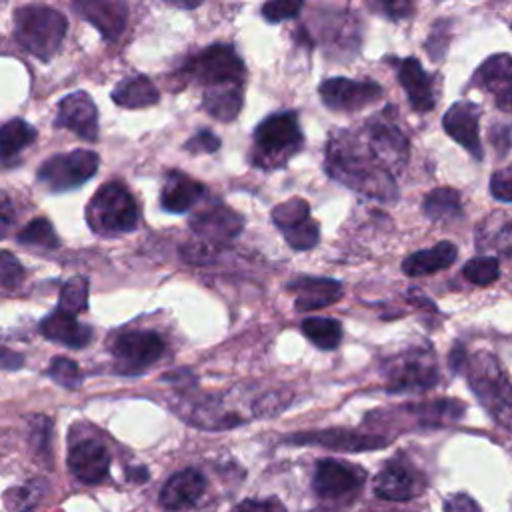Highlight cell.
<instances>
[{
	"mask_svg": "<svg viewBox=\"0 0 512 512\" xmlns=\"http://www.w3.org/2000/svg\"><path fill=\"white\" fill-rule=\"evenodd\" d=\"M40 332L44 338L68 348H84L92 340L90 326L80 324L74 314L62 308H56L40 322Z\"/></svg>",
	"mask_w": 512,
	"mask_h": 512,
	"instance_id": "obj_22",
	"label": "cell"
},
{
	"mask_svg": "<svg viewBox=\"0 0 512 512\" xmlns=\"http://www.w3.org/2000/svg\"><path fill=\"white\" fill-rule=\"evenodd\" d=\"M16 240L24 246H36V248H44V250H52V248H58L60 242H58V236L50 224V220L46 218H34L30 220L18 234H16Z\"/></svg>",
	"mask_w": 512,
	"mask_h": 512,
	"instance_id": "obj_32",
	"label": "cell"
},
{
	"mask_svg": "<svg viewBox=\"0 0 512 512\" xmlns=\"http://www.w3.org/2000/svg\"><path fill=\"white\" fill-rule=\"evenodd\" d=\"M484 244L494 248L498 254L512 256V220L498 222V226L490 230V234H486V240L480 242L478 246H484Z\"/></svg>",
	"mask_w": 512,
	"mask_h": 512,
	"instance_id": "obj_39",
	"label": "cell"
},
{
	"mask_svg": "<svg viewBox=\"0 0 512 512\" xmlns=\"http://www.w3.org/2000/svg\"><path fill=\"white\" fill-rule=\"evenodd\" d=\"M74 8L82 14V18H86L92 26H96L106 40H116L126 26L128 8L124 2L82 0V2H74Z\"/></svg>",
	"mask_w": 512,
	"mask_h": 512,
	"instance_id": "obj_19",
	"label": "cell"
},
{
	"mask_svg": "<svg viewBox=\"0 0 512 512\" xmlns=\"http://www.w3.org/2000/svg\"><path fill=\"white\" fill-rule=\"evenodd\" d=\"M424 214L434 222H450L462 216L460 194L454 188H436L422 202Z\"/></svg>",
	"mask_w": 512,
	"mask_h": 512,
	"instance_id": "obj_29",
	"label": "cell"
},
{
	"mask_svg": "<svg viewBox=\"0 0 512 512\" xmlns=\"http://www.w3.org/2000/svg\"><path fill=\"white\" fill-rule=\"evenodd\" d=\"M236 512H284V508L276 500H244Z\"/></svg>",
	"mask_w": 512,
	"mask_h": 512,
	"instance_id": "obj_46",
	"label": "cell"
},
{
	"mask_svg": "<svg viewBox=\"0 0 512 512\" xmlns=\"http://www.w3.org/2000/svg\"><path fill=\"white\" fill-rule=\"evenodd\" d=\"M490 192L500 202H512V164L492 174Z\"/></svg>",
	"mask_w": 512,
	"mask_h": 512,
	"instance_id": "obj_42",
	"label": "cell"
},
{
	"mask_svg": "<svg viewBox=\"0 0 512 512\" xmlns=\"http://www.w3.org/2000/svg\"><path fill=\"white\" fill-rule=\"evenodd\" d=\"M202 106L216 120L232 122L242 108V88L240 86L210 88L204 94Z\"/></svg>",
	"mask_w": 512,
	"mask_h": 512,
	"instance_id": "obj_28",
	"label": "cell"
},
{
	"mask_svg": "<svg viewBox=\"0 0 512 512\" xmlns=\"http://www.w3.org/2000/svg\"><path fill=\"white\" fill-rule=\"evenodd\" d=\"M24 362V358L16 352H10L8 348L2 350V368L4 370H14V368H20Z\"/></svg>",
	"mask_w": 512,
	"mask_h": 512,
	"instance_id": "obj_49",
	"label": "cell"
},
{
	"mask_svg": "<svg viewBox=\"0 0 512 512\" xmlns=\"http://www.w3.org/2000/svg\"><path fill=\"white\" fill-rule=\"evenodd\" d=\"M182 72L200 84H208L210 88L240 86L246 76L242 58L228 44H212L192 54L184 62Z\"/></svg>",
	"mask_w": 512,
	"mask_h": 512,
	"instance_id": "obj_7",
	"label": "cell"
},
{
	"mask_svg": "<svg viewBox=\"0 0 512 512\" xmlns=\"http://www.w3.org/2000/svg\"><path fill=\"white\" fill-rule=\"evenodd\" d=\"M300 328L304 336L322 350H334L342 340V324L334 318H306Z\"/></svg>",
	"mask_w": 512,
	"mask_h": 512,
	"instance_id": "obj_31",
	"label": "cell"
},
{
	"mask_svg": "<svg viewBox=\"0 0 512 512\" xmlns=\"http://www.w3.org/2000/svg\"><path fill=\"white\" fill-rule=\"evenodd\" d=\"M110 354L116 360V370L122 374H138L164 354V340L152 330H126L114 334L108 342Z\"/></svg>",
	"mask_w": 512,
	"mask_h": 512,
	"instance_id": "obj_9",
	"label": "cell"
},
{
	"mask_svg": "<svg viewBox=\"0 0 512 512\" xmlns=\"http://www.w3.org/2000/svg\"><path fill=\"white\" fill-rule=\"evenodd\" d=\"M66 28V16L52 6L26 4L14 10V40L40 60H50L58 52Z\"/></svg>",
	"mask_w": 512,
	"mask_h": 512,
	"instance_id": "obj_2",
	"label": "cell"
},
{
	"mask_svg": "<svg viewBox=\"0 0 512 512\" xmlns=\"http://www.w3.org/2000/svg\"><path fill=\"white\" fill-rule=\"evenodd\" d=\"M282 234L294 250H310V248L316 246L320 230H318V224L312 218H306V220H302L300 224L292 226L290 230H286Z\"/></svg>",
	"mask_w": 512,
	"mask_h": 512,
	"instance_id": "obj_37",
	"label": "cell"
},
{
	"mask_svg": "<svg viewBox=\"0 0 512 512\" xmlns=\"http://www.w3.org/2000/svg\"><path fill=\"white\" fill-rule=\"evenodd\" d=\"M98 154L92 150H72L46 158L38 168V182L48 192H68L88 182L98 170Z\"/></svg>",
	"mask_w": 512,
	"mask_h": 512,
	"instance_id": "obj_8",
	"label": "cell"
},
{
	"mask_svg": "<svg viewBox=\"0 0 512 512\" xmlns=\"http://www.w3.org/2000/svg\"><path fill=\"white\" fill-rule=\"evenodd\" d=\"M204 490V476L194 468H184L168 478V482L160 490V504L166 510H182L196 504Z\"/></svg>",
	"mask_w": 512,
	"mask_h": 512,
	"instance_id": "obj_21",
	"label": "cell"
},
{
	"mask_svg": "<svg viewBox=\"0 0 512 512\" xmlns=\"http://www.w3.org/2000/svg\"><path fill=\"white\" fill-rule=\"evenodd\" d=\"M36 138L34 126L28 122L14 118L2 126V138H0V152L2 160L8 166L14 156H18L20 150H24L28 144H32Z\"/></svg>",
	"mask_w": 512,
	"mask_h": 512,
	"instance_id": "obj_30",
	"label": "cell"
},
{
	"mask_svg": "<svg viewBox=\"0 0 512 512\" xmlns=\"http://www.w3.org/2000/svg\"><path fill=\"white\" fill-rule=\"evenodd\" d=\"M170 6H176V8H188V10H192V8H196V6H200L202 2L198 0V2H168Z\"/></svg>",
	"mask_w": 512,
	"mask_h": 512,
	"instance_id": "obj_51",
	"label": "cell"
},
{
	"mask_svg": "<svg viewBox=\"0 0 512 512\" xmlns=\"http://www.w3.org/2000/svg\"><path fill=\"white\" fill-rule=\"evenodd\" d=\"M68 468L84 484L100 482L110 468L108 448L94 438H82L68 450Z\"/></svg>",
	"mask_w": 512,
	"mask_h": 512,
	"instance_id": "obj_16",
	"label": "cell"
},
{
	"mask_svg": "<svg viewBox=\"0 0 512 512\" xmlns=\"http://www.w3.org/2000/svg\"><path fill=\"white\" fill-rule=\"evenodd\" d=\"M322 102L336 112L360 110L382 96V86L374 80H350V78H328L318 88Z\"/></svg>",
	"mask_w": 512,
	"mask_h": 512,
	"instance_id": "obj_11",
	"label": "cell"
},
{
	"mask_svg": "<svg viewBox=\"0 0 512 512\" xmlns=\"http://www.w3.org/2000/svg\"><path fill=\"white\" fill-rule=\"evenodd\" d=\"M244 228V218L226 204L214 202L190 218V230L206 244H224L234 240Z\"/></svg>",
	"mask_w": 512,
	"mask_h": 512,
	"instance_id": "obj_12",
	"label": "cell"
},
{
	"mask_svg": "<svg viewBox=\"0 0 512 512\" xmlns=\"http://www.w3.org/2000/svg\"><path fill=\"white\" fill-rule=\"evenodd\" d=\"M138 206L122 182H106L98 188L86 206V220L92 232L100 236H120L136 230Z\"/></svg>",
	"mask_w": 512,
	"mask_h": 512,
	"instance_id": "obj_5",
	"label": "cell"
},
{
	"mask_svg": "<svg viewBox=\"0 0 512 512\" xmlns=\"http://www.w3.org/2000/svg\"><path fill=\"white\" fill-rule=\"evenodd\" d=\"M390 392H420L436 386L438 366L430 346H414L388 358L382 366Z\"/></svg>",
	"mask_w": 512,
	"mask_h": 512,
	"instance_id": "obj_6",
	"label": "cell"
},
{
	"mask_svg": "<svg viewBox=\"0 0 512 512\" xmlns=\"http://www.w3.org/2000/svg\"><path fill=\"white\" fill-rule=\"evenodd\" d=\"M306 218H310V208H308V202L302 198H292L288 202L278 204L272 210V222L280 232L290 230L292 226L300 224Z\"/></svg>",
	"mask_w": 512,
	"mask_h": 512,
	"instance_id": "obj_33",
	"label": "cell"
},
{
	"mask_svg": "<svg viewBox=\"0 0 512 512\" xmlns=\"http://www.w3.org/2000/svg\"><path fill=\"white\" fill-rule=\"evenodd\" d=\"M462 274L468 282L476 286H490L498 280L500 276V266L498 260L492 256H482V258H472L464 264Z\"/></svg>",
	"mask_w": 512,
	"mask_h": 512,
	"instance_id": "obj_34",
	"label": "cell"
},
{
	"mask_svg": "<svg viewBox=\"0 0 512 512\" xmlns=\"http://www.w3.org/2000/svg\"><path fill=\"white\" fill-rule=\"evenodd\" d=\"M466 376L470 390L490 416L512 432V384L490 352H478L466 362Z\"/></svg>",
	"mask_w": 512,
	"mask_h": 512,
	"instance_id": "obj_3",
	"label": "cell"
},
{
	"mask_svg": "<svg viewBox=\"0 0 512 512\" xmlns=\"http://www.w3.org/2000/svg\"><path fill=\"white\" fill-rule=\"evenodd\" d=\"M204 192H206L204 184L186 176L184 172L174 170L164 180V186L160 192V206L166 212L182 214L188 208H192L204 196Z\"/></svg>",
	"mask_w": 512,
	"mask_h": 512,
	"instance_id": "obj_23",
	"label": "cell"
},
{
	"mask_svg": "<svg viewBox=\"0 0 512 512\" xmlns=\"http://www.w3.org/2000/svg\"><path fill=\"white\" fill-rule=\"evenodd\" d=\"M110 96L118 106L130 108V110L152 106L160 98L156 86L146 76H130L120 80Z\"/></svg>",
	"mask_w": 512,
	"mask_h": 512,
	"instance_id": "obj_26",
	"label": "cell"
},
{
	"mask_svg": "<svg viewBox=\"0 0 512 512\" xmlns=\"http://www.w3.org/2000/svg\"><path fill=\"white\" fill-rule=\"evenodd\" d=\"M288 290L296 294V310L308 312L326 308L342 298V284L332 278L300 276L288 284Z\"/></svg>",
	"mask_w": 512,
	"mask_h": 512,
	"instance_id": "obj_18",
	"label": "cell"
},
{
	"mask_svg": "<svg viewBox=\"0 0 512 512\" xmlns=\"http://www.w3.org/2000/svg\"><path fill=\"white\" fill-rule=\"evenodd\" d=\"M304 146L298 116L290 110L266 116L254 130L252 164L264 170L284 166Z\"/></svg>",
	"mask_w": 512,
	"mask_h": 512,
	"instance_id": "obj_4",
	"label": "cell"
},
{
	"mask_svg": "<svg viewBox=\"0 0 512 512\" xmlns=\"http://www.w3.org/2000/svg\"><path fill=\"white\" fill-rule=\"evenodd\" d=\"M490 142L498 156H506L512 144V130L508 124H494L490 130Z\"/></svg>",
	"mask_w": 512,
	"mask_h": 512,
	"instance_id": "obj_44",
	"label": "cell"
},
{
	"mask_svg": "<svg viewBox=\"0 0 512 512\" xmlns=\"http://www.w3.org/2000/svg\"><path fill=\"white\" fill-rule=\"evenodd\" d=\"M364 476L360 468H354L340 460H322L316 466L314 474V490L322 498H340L350 494L362 484Z\"/></svg>",
	"mask_w": 512,
	"mask_h": 512,
	"instance_id": "obj_17",
	"label": "cell"
},
{
	"mask_svg": "<svg viewBox=\"0 0 512 512\" xmlns=\"http://www.w3.org/2000/svg\"><path fill=\"white\" fill-rule=\"evenodd\" d=\"M48 376L58 382L64 388H76L82 382V374L78 370V364L66 356L52 358L48 366Z\"/></svg>",
	"mask_w": 512,
	"mask_h": 512,
	"instance_id": "obj_38",
	"label": "cell"
},
{
	"mask_svg": "<svg viewBox=\"0 0 512 512\" xmlns=\"http://www.w3.org/2000/svg\"><path fill=\"white\" fill-rule=\"evenodd\" d=\"M496 104H498V108H502V110H506V112H512V88H510L506 94L498 96V98H496Z\"/></svg>",
	"mask_w": 512,
	"mask_h": 512,
	"instance_id": "obj_50",
	"label": "cell"
},
{
	"mask_svg": "<svg viewBox=\"0 0 512 512\" xmlns=\"http://www.w3.org/2000/svg\"><path fill=\"white\" fill-rule=\"evenodd\" d=\"M22 278H24L22 264L8 250H4L0 254V282H2V288L12 290L22 282Z\"/></svg>",
	"mask_w": 512,
	"mask_h": 512,
	"instance_id": "obj_40",
	"label": "cell"
},
{
	"mask_svg": "<svg viewBox=\"0 0 512 512\" xmlns=\"http://www.w3.org/2000/svg\"><path fill=\"white\" fill-rule=\"evenodd\" d=\"M56 126L72 130L86 142L98 138V110L86 92H72L58 104Z\"/></svg>",
	"mask_w": 512,
	"mask_h": 512,
	"instance_id": "obj_15",
	"label": "cell"
},
{
	"mask_svg": "<svg viewBox=\"0 0 512 512\" xmlns=\"http://www.w3.org/2000/svg\"><path fill=\"white\" fill-rule=\"evenodd\" d=\"M424 488V478L418 470L402 460H390L374 478V492L382 500L404 502L416 498Z\"/></svg>",
	"mask_w": 512,
	"mask_h": 512,
	"instance_id": "obj_14",
	"label": "cell"
},
{
	"mask_svg": "<svg viewBox=\"0 0 512 512\" xmlns=\"http://www.w3.org/2000/svg\"><path fill=\"white\" fill-rule=\"evenodd\" d=\"M458 256V250L452 242L442 240L438 244H434L432 248L426 250H418L410 256L404 258L402 262V272L406 276H426V274H434L438 270L450 268L454 264Z\"/></svg>",
	"mask_w": 512,
	"mask_h": 512,
	"instance_id": "obj_24",
	"label": "cell"
},
{
	"mask_svg": "<svg viewBox=\"0 0 512 512\" xmlns=\"http://www.w3.org/2000/svg\"><path fill=\"white\" fill-rule=\"evenodd\" d=\"M42 494H44V484L30 482L26 486H18L6 494V506L10 512H28L30 508L36 506Z\"/></svg>",
	"mask_w": 512,
	"mask_h": 512,
	"instance_id": "obj_36",
	"label": "cell"
},
{
	"mask_svg": "<svg viewBox=\"0 0 512 512\" xmlns=\"http://www.w3.org/2000/svg\"><path fill=\"white\" fill-rule=\"evenodd\" d=\"M444 512H480V506L468 494H452L444 502Z\"/></svg>",
	"mask_w": 512,
	"mask_h": 512,
	"instance_id": "obj_45",
	"label": "cell"
},
{
	"mask_svg": "<svg viewBox=\"0 0 512 512\" xmlns=\"http://www.w3.org/2000/svg\"><path fill=\"white\" fill-rule=\"evenodd\" d=\"M302 8V2H290V0H278V2H266L262 6V16L266 22H282L292 16H296Z\"/></svg>",
	"mask_w": 512,
	"mask_h": 512,
	"instance_id": "obj_41",
	"label": "cell"
},
{
	"mask_svg": "<svg viewBox=\"0 0 512 512\" xmlns=\"http://www.w3.org/2000/svg\"><path fill=\"white\" fill-rule=\"evenodd\" d=\"M376 8H380L382 12H386V16L390 18H408L414 10V6L410 2H404V0H396V2H380L376 4Z\"/></svg>",
	"mask_w": 512,
	"mask_h": 512,
	"instance_id": "obj_47",
	"label": "cell"
},
{
	"mask_svg": "<svg viewBox=\"0 0 512 512\" xmlns=\"http://www.w3.org/2000/svg\"><path fill=\"white\" fill-rule=\"evenodd\" d=\"M88 306V280L84 276L70 278L60 290V306L70 314L84 312Z\"/></svg>",
	"mask_w": 512,
	"mask_h": 512,
	"instance_id": "obj_35",
	"label": "cell"
},
{
	"mask_svg": "<svg viewBox=\"0 0 512 512\" xmlns=\"http://www.w3.org/2000/svg\"><path fill=\"white\" fill-rule=\"evenodd\" d=\"M478 122H480V106L468 100H460L452 104L442 118V126L446 134L452 140H456L464 150H468L476 160H482L484 150L480 142Z\"/></svg>",
	"mask_w": 512,
	"mask_h": 512,
	"instance_id": "obj_13",
	"label": "cell"
},
{
	"mask_svg": "<svg viewBox=\"0 0 512 512\" xmlns=\"http://www.w3.org/2000/svg\"><path fill=\"white\" fill-rule=\"evenodd\" d=\"M450 366H452V370H456V372H460V370H464L466 368V362H468V356H466V352H464V348L460 346V344H456L454 348H452V352H450Z\"/></svg>",
	"mask_w": 512,
	"mask_h": 512,
	"instance_id": "obj_48",
	"label": "cell"
},
{
	"mask_svg": "<svg viewBox=\"0 0 512 512\" xmlns=\"http://www.w3.org/2000/svg\"><path fill=\"white\" fill-rule=\"evenodd\" d=\"M326 172L344 186L378 200L396 198V182L386 170L364 136L338 130L326 146Z\"/></svg>",
	"mask_w": 512,
	"mask_h": 512,
	"instance_id": "obj_1",
	"label": "cell"
},
{
	"mask_svg": "<svg viewBox=\"0 0 512 512\" xmlns=\"http://www.w3.org/2000/svg\"><path fill=\"white\" fill-rule=\"evenodd\" d=\"M472 84L484 92L498 96L506 94L512 88V56L498 52L488 56L472 76Z\"/></svg>",
	"mask_w": 512,
	"mask_h": 512,
	"instance_id": "obj_25",
	"label": "cell"
},
{
	"mask_svg": "<svg viewBox=\"0 0 512 512\" xmlns=\"http://www.w3.org/2000/svg\"><path fill=\"white\" fill-rule=\"evenodd\" d=\"M362 136L386 170L398 172L404 168L408 160V138L388 114L372 116L364 124Z\"/></svg>",
	"mask_w": 512,
	"mask_h": 512,
	"instance_id": "obj_10",
	"label": "cell"
},
{
	"mask_svg": "<svg viewBox=\"0 0 512 512\" xmlns=\"http://www.w3.org/2000/svg\"><path fill=\"white\" fill-rule=\"evenodd\" d=\"M220 148V138L216 134H212L210 130H200L196 132L186 144L184 150L192 152V154H210L216 152Z\"/></svg>",
	"mask_w": 512,
	"mask_h": 512,
	"instance_id": "obj_43",
	"label": "cell"
},
{
	"mask_svg": "<svg viewBox=\"0 0 512 512\" xmlns=\"http://www.w3.org/2000/svg\"><path fill=\"white\" fill-rule=\"evenodd\" d=\"M290 442H316L324 444L330 448L338 450H376L386 444L384 438L378 436H362V434H350L344 430H326V432H316V434H298L290 438Z\"/></svg>",
	"mask_w": 512,
	"mask_h": 512,
	"instance_id": "obj_27",
	"label": "cell"
},
{
	"mask_svg": "<svg viewBox=\"0 0 512 512\" xmlns=\"http://www.w3.org/2000/svg\"><path fill=\"white\" fill-rule=\"evenodd\" d=\"M398 82L404 88L410 106L416 112H428L436 104L432 78L426 74L422 64L416 58H404L396 66Z\"/></svg>",
	"mask_w": 512,
	"mask_h": 512,
	"instance_id": "obj_20",
	"label": "cell"
}]
</instances>
